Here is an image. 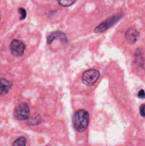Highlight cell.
I'll return each mask as SVG.
<instances>
[{"label": "cell", "mask_w": 145, "mask_h": 146, "mask_svg": "<svg viewBox=\"0 0 145 146\" xmlns=\"http://www.w3.org/2000/svg\"><path fill=\"white\" fill-rule=\"evenodd\" d=\"M25 48V44L22 41L18 39L13 40L9 46L11 54L16 57L21 56L24 54Z\"/></svg>", "instance_id": "cell-4"}, {"label": "cell", "mask_w": 145, "mask_h": 146, "mask_svg": "<svg viewBox=\"0 0 145 146\" xmlns=\"http://www.w3.org/2000/svg\"><path fill=\"white\" fill-rule=\"evenodd\" d=\"M59 39L60 41H62L63 43L67 42V37L65 35V34L63 32H61V31H55V32H53L50 34L48 36V38H47V42H48V44H52L53 41L54 40Z\"/></svg>", "instance_id": "cell-6"}, {"label": "cell", "mask_w": 145, "mask_h": 146, "mask_svg": "<svg viewBox=\"0 0 145 146\" xmlns=\"http://www.w3.org/2000/svg\"><path fill=\"white\" fill-rule=\"evenodd\" d=\"M125 37L128 42L130 44H134L137 41V38L139 37V32L135 29L129 28L126 31Z\"/></svg>", "instance_id": "cell-7"}, {"label": "cell", "mask_w": 145, "mask_h": 146, "mask_svg": "<svg viewBox=\"0 0 145 146\" xmlns=\"http://www.w3.org/2000/svg\"><path fill=\"white\" fill-rule=\"evenodd\" d=\"M139 112L142 116L145 117V104H142L139 108Z\"/></svg>", "instance_id": "cell-12"}, {"label": "cell", "mask_w": 145, "mask_h": 146, "mask_svg": "<svg viewBox=\"0 0 145 146\" xmlns=\"http://www.w3.org/2000/svg\"><path fill=\"white\" fill-rule=\"evenodd\" d=\"M72 123L77 131L83 132L87 129L89 124V114L84 110L77 111L72 118Z\"/></svg>", "instance_id": "cell-1"}, {"label": "cell", "mask_w": 145, "mask_h": 146, "mask_svg": "<svg viewBox=\"0 0 145 146\" xmlns=\"http://www.w3.org/2000/svg\"><path fill=\"white\" fill-rule=\"evenodd\" d=\"M11 88V83L5 78H0V95L4 96Z\"/></svg>", "instance_id": "cell-8"}, {"label": "cell", "mask_w": 145, "mask_h": 146, "mask_svg": "<svg viewBox=\"0 0 145 146\" xmlns=\"http://www.w3.org/2000/svg\"><path fill=\"white\" fill-rule=\"evenodd\" d=\"M100 72L98 70L90 69L83 73L82 81L87 86H92L99 78Z\"/></svg>", "instance_id": "cell-2"}, {"label": "cell", "mask_w": 145, "mask_h": 146, "mask_svg": "<svg viewBox=\"0 0 145 146\" xmlns=\"http://www.w3.org/2000/svg\"><path fill=\"white\" fill-rule=\"evenodd\" d=\"M18 12L21 14V19H24L26 17V11L25 10V9L24 8H19L18 9Z\"/></svg>", "instance_id": "cell-11"}, {"label": "cell", "mask_w": 145, "mask_h": 146, "mask_svg": "<svg viewBox=\"0 0 145 146\" xmlns=\"http://www.w3.org/2000/svg\"><path fill=\"white\" fill-rule=\"evenodd\" d=\"M26 138L24 137H20L13 143L12 146H26Z\"/></svg>", "instance_id": "cell-9"}, {"label": "cell", "mask_w": 145, "mask_h": 146, "mask_svg": "<svg viewBox=\"0 0 145 146\" xmlns=\"http://www.w3.org/2000/svg\"><path fill=\"white\" fill-rule=\"evenodd\" d=\"M138 96H139V98H145V91H144L143 89L140 90L139 92V94H138Z\"/></svg>", "instance_id": "cell-13"}, {"label": "cell", "mask_w": 145, "mask_h": 146, "mask_svg": "<svg viewBox=\"0 0 145 146\" xmlns=\"http://www.w3.org/2000/svg\"><path fill=\"white\" fill-rule=\"evenodd\" d=\"M0 18H1V14H0Z\"/></svg>", "instance_id": "cell-14"}, {"label": "cell", "mask_w": 145, "mask_h": 146, "mask_svg": "<svg viewBox=\"0 0 145 146\" xmlns=\"http://www.w3.org/2000/svg\"><path fill=\"white\" fill-rule=\"evenodd\" d=\"M122 17V15L120 14H116V15H114L112 17H109L107 19L105 20L104 22H102V24H100L99 26L96 27L95 29V33H101L102 31H105L106 29H109L111 26L114 25L115 23L117 22L119 19Z\"/></svg>", "instance_id": "cell-3"}, {"label": "cell", "mask_w": 145, "mask_h": 146, "mask_svg": "<svg viewBox=\"0 0 145 146\" xmlns=\"http://www.w3.org/2000/svg\"><path fill=\"white\" fill-rule=\"evenodd\" d=\"M29 108L25 103L19 104L14 110V116L20 121H24L28 118L29 116Z\"/></svg>", "instance_id": "cell-5"}, {"label": "cell", "mask_w": 145, "mask_h": 146, "mask_svg": "<svg viewBox=\"0 0 145 146\" xmlns=\"http://www.w3.org/2000/svg\"><path fill=\"white\" fill-rule=\"evenodd\" d=\"M57 1L61 6L66 7L73 4L75 3V0H57Z\"/></svg>", "instance_id": "cell-10"}]
</instances>
